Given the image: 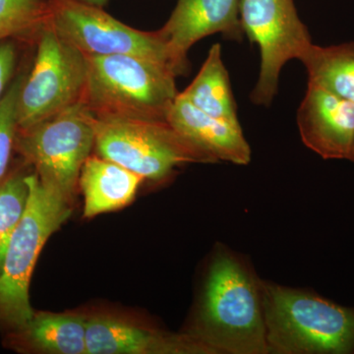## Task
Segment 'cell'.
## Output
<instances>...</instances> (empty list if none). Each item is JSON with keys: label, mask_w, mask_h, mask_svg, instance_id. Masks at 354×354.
<instances>
[{"label": "cell", "mask_w": 354, "mask_h": 354, "mask_svg": "<svg viewBox=\"0 0 354 354\" xmlns=\"http://www.w3.org/2000/svg\"><path fill=\"white\" fill-rule=\"evenodd\" d=\"M95 148L100 157L153 181L185 162H214L167 120L95 116Z\"/></svg>", "instance_id": "obj_6"}, {"label": "cell", "mask_w": 354, "mask_h": 354, "mask_svg": "<svg viewBox=\"0 0 354 354\" xmlns=\"http://www.w3.org/2000/svg\"><path fill=\"white\" fill-rule=\"evenodd\" d=\"M17 62V50L12 39L0 41V100L10 85Z\"/></svg>", "instance_id": "obj_21"}, {"label": "cell", "mask_w": 354, "mask_h": 354, "mask_svg": "<svg viewBox=\"0 0 354 354\" xmlns=\"http://www.w3.org/2000/svg\"><path fill=\"white\" fill-rule=\"evenodd\" d=\"M167 122L181 136L199 149L214 162L218 160L245 165L251 160V149L241 123L213 118L179 93L167 116Z\"/></svg>", "instance_id": "obj_13"}, {"label": "cell", "mask_w": 354, "mask_h": 354, "mask_svg": "<svg viewBox=\"0 0 354 354\" xmlns=\"http://www.w3.org/2000/svg\"><path fill=\"white\" fill-rule=\"evenodd\" d=\"M95 139V115L82 100L35 127L18 130L15 146L41 183L71 202Z\"/></svg>", "instance_id": "obj_5"}, {"label": "cell", "mask_w": 354, "mask_h": 354, "mask_svg": "<svg viewBox=\"0 0 354 354\" xmlns=\"http://www.w3.org/2000/svg\"><path fill=\"white\" fill-rule=\"evenodd\" d=\"M26 74L16 77L0 100V184L6 178L18 129V101Z\"/></svg>", "instance_id": "obj_20"}, {"label": "cell", "mask_w": 354, "mask_h": 354, "mask_svg": "<svg viewBox=\"0 0 354 354\" xmlns=\"http://www.w3.org/2000/svg\"><path fill=\"white\" fill-rule=\"evenodd\" d=\"M46 22L85 57L135 55L165 65L176 76L188 72L158 32L139 31L100 7L74 0H48Z\"/></svg>", "instance_id": "obj_7"}, {"label": "cell", "mask_w": 354, "mask_h": 354, "mask_svg": "<svg viewBox=\"0 0 354 354\" xmlns=\"http://www.w3.org/2000/svg\"><path fill=\"white\" fill-rule=\"evenodd\" d=\"M145 179L111 160L97 156L86 160L79 176L84 216L92 218L123 208L134 199Z\"/></svg>", "instance_id": "obj_14"}, {"label": "cell", "mask_w": 354, "mask_h": 354, "mask_svg": "<svg viewBox=\"0 0 354 354\" xmlns=\"http://www.w3.org/2000/svg\"><path fill=\"white\" fill-rule=\"evenodd\" d=\"M30 193L24 215L7 247L0 270V328L19 330L34 316L29 288L39 253L71 214V202L27 174Z\"/></svg>", "instance_id": "obj_4"}, {"label": "cell", "mask_w": 354, "mask_h": 354, "mask_svg": "<svg viewBox=\"0 0 354 354\" xmlns=\"http://www.w3.org/2000/svg\"><path fill=\"white\" fill-rule=\"evenodd\" d=\"M74 1L87 4V6L100 7V8H102V7L108 3L109 0H74Z\"/></svg>", "instance_id": "obj_22"}, {"label": "cell", "mask_w": 354, "mask_h": 354, "mask_svg": "<svg viewBox=\"0 0 354 354\" xmlns=\"http://www.w3.org/2000/svg\"><path fill=\"white\" fill-rule=\"evenodd\" d=\"M181 95L193 106L213 118L239 123L230 76L221 58L220 44L209 48L199 73Z\"/></svg>", "instance_id": "obj_16"}, {"label": "cell", "mask_w": 354, "mask_h": 354, "mask_svg": "<svg viewBox=\"0 0 354 354\" xmlns=\"http://www.w3.org/2000/svg\"><path fill=\"white\" fill-rule=\"evenodd\" d=\"M299 60L308 83L354 102V41L330 46L312 44Z\"/></svg>", "instance_id": "obj_17"}, {"label": "cell", "mask_w": 354, "mask_h": 354, "mask_svg": "<svg viewBox=\"0 0 354 354\" xmlns=\"http://www.w3.org/2000/svg\"><path fill=\"white\" fill-rule=\"evenodd\" d=\"M83 101L97 118L167 120L179 95L176 74L135 55L86 57Z\"/></svg>", "instance_id": "obj_3"}, {"label": "cell", "mask_w": 354, "mask_h": 354, "mask_svg": "<svg viewBox=\"0 0 354 354\" xmlns=\"http://www.w3.org/2000/svg\"><path fill=\"white\" fill-rule=\"evenodd\" d=\"M184 333L211 354H268L262 279L243 256L216 247L194 321Z\"/></svg>", "instance_id": "obj_1"}, {"label": "cell", "mask_w": 354, "mask_h": 354, "mask_svg": "<svg viewBox=\"0 0 354 354\" xmlns=\"http://www.w3.org/2000/svg\"><path fill=\"white\" fill-rule=\"evenodd\" d=\"M87 320L79 314L35 312L24 328L16 330L28 348L50 354H87Z\"/></svg>", "instance_id": "obj_15"}, {"label": "cell", "mask_w": 354, "mask_h": 354, "mask_svg": "<svg viewBox=\"0 0 354 354\" xmlns=\"http://www.w3.org/2000/svg\"><path fill=\"white\" fill-rule=\"evenodd\" d=\"M241 0H178L171 17L158 34L184 69H189L188 51L211 35L241 41Z\"/></svg>", "instance_id": "obj_11"}, {"label": "cell", "mask_w": 354, "mask_h": 354, "mask_svg": "<svg viewBox=\"0 0 354 354\" xmlns=\"http://www.w3.org/2000/svg\"><path fill=\"white\" fill-rule=\"evenodd\" d=\"M87 354H211L186 333L171 334L111 317L88 318Z\"/></svg>", "instance_id": "obj_12"}, {"label": "cell", "mask_w": 354, "mask_h": 354, "mask_svg": "<svg viewBox=\"0 0 354 354\" xmlns=\"http://www.w3.org/2000/svg\"><path fill=\"white\" fill-rule=\"evenodd\" d=\"M348 160H351V162H354V147H353V152H351V157H349Z\"/></svg>", "instance_id": "obj_23"}, {"label": "cell", "mask_w": 354, "mask_h": 354, "mask_svg": "<svg viewBox=\"0 0 354 354\" xmlns=\"http://www.w3.org/2000/svg\"><path fill=\"white\" fill-rule=\"evenodd\" d=\"M297 125L304 145L324 160H349L354 147V102L308 83Z\"/></svg>", "instance_id": "obj_10"}, {"label": "cell", "mask_w": 354, "mask_h": 354, "mask_svg": "<svg viewBox=\"0 0 354 354\" xmlns=\"http://www.w3.org/2000/svg\"><path fill=\"white\" fill-rule=\"evenodd\" d=\"M48 17V0H0V41L39 34Z\"/></svg>", "instance_id": "obj_18"}, {"label": "cell", "mask_w": 354, "mask_h": 354, "mask_svg": "<svg viewBox=\"0 0 354 354\" xmlns=\"http://www.w3.org/2000/svg\"><path fill=\"white\" fill-rule=\"evenodd\" d=\"M239 19L251 44L260 48L259 78L250 95L258 106H270L278 93L279 74L311 46L308 29L293 0H241Z\"/></svg>", "instance_id": "obj_9"}, {"label": "cell", "mask_w": 354, "mask_h": 354, "mask_svg": "<svg viewBox=\"0 0 354 354\" xmlns=\"http://www.w3.org/2000/svg\"><path fill=\"white\" fill-rule=\"evenodd\" d=\"M87 60L48 22L38 34L36 57L18 101V130L35 127L82 101Z\"/></svg>", "instance_id": "obj_8"}, {"label": "cell", "mask_w": 354, "mask_h": 354, "mask_svg": "<svg viewBox=\"0 0 354 354\" xmlns=\"http://www.w3.org/2000/svg\"><path fill=\"white\" fill-rule=\"evenodd\" d=\"M30 188L27 174H10L0 184V270L7 247L24 215Z\"/></svg>", "instance_id": "obj_19"}, {"label": "cell", "mask_w": 354, "mask_h": 354, "mask_svg": "<svg viewBox=\"0 0 354 354\" xmlns=\"http://www.w3.org/2000/svg\"><path fill=\"white\" fill-rule=\"evenodd\" d=\"M268 354H354V307L262 279Z\"/></svg>", "instance_id": "obj_2"}]
</instances>
